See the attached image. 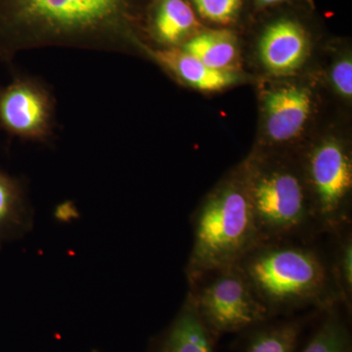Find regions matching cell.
Instances as JSON below:
<instances>
[{"instance_id": "obj_16", "label": "cell", "mask_w": 352, "mask_h": 352, "mask_svg": "<svg viewBox=\"0 0 352 352\" xmlns=\"http://www.w3.org/2000/svg\"><path fill=\"white\" fill-rule=\"evenodd\" d=\"M302 352H352L349 326L339 314L330 312Z\"/></svg>"}, {"instance_id": "obj_10", "label": "cell", "mask_w": 352, "mask_h": 352, "mask_svg": "<svg viewBox=\"0 0 352 352\" xmlns=\"http://www.w3.org/2000/svg\"><path fill=\"white\" fill-rule=\"evenodd\" d=\"M215 339L187 298L175 320L153 340L149 352H214Z\"/></svg>"}, {"instance_id": "obj_3", "label": "cell", "mask_w": 352, "mask_h": 352, "mask_svg": "<svg viewBox=\"0 0 352 352\" xmlns=\"http://www.w3.org/2000/svg\"><path fill=\"white\" fill-rule=\"evenodd\" d=\"M192 219L194 243L186 267L189 283L212 271L235 266L261 242L244 173L210 194Z\"/></svg>"}, {"instance_id": "obj_1", "label": "cell", "mask_w": 352, "mask_h": 352, "mask_svg": "<svg viewBox=\"0 0 352 352\" xmlns=\"http://www.w3.org/2000/svg\"><path fill=\"white\" fill-rule=\"evenodd\" d=\"M138 7V0H0V61L45 47L147 54Z\"/></svg>"}, {"instance_id": "obj_14", "label": "cell", "mask_w": 352, "mask_h": 352, "mask_svg": "<svg viewBox=\"0 0 352 352\" xmlns=\"http://www.w3.org/2000/svg\"><path fill=\"white\" fill-rule=\"evenodd\" d=\"M267 321L250 329L242 352H295L302 331L298 320Z\"/></svg>"}, {"instance_id": "obj_5", "label": "cell", "mask_w": 352, "mask_h": 352, "mask_svg": "<svg viewBox=\"0 0 352 352\" xmlns=\"http://www.w3.org/2000/svg\"><path fill=\"white\" fill-rule=\"evenodd\" d=\"M188 298L215 338L245 333L270 314L237 266L207 273L190 283Z\"/></svg>"}, {"instance_id": "obj_2", "label": "cell", "mask_w": 352, "mask_h": 352, "mask_svg": "<svg viewBox=\"0 0 352 352\" xmlns=\"http://www.w3.org/2000/svg\"><path fill=\"white\" fill-rule=\"evenodd\" d=\"M270 316L339 298L332 270L319 252L289 240L261 242L236 264Z\"/></svg>"}, {"instance_id": "obj_7", "label": "cell", "mask_w": 352, "mask_h": 352, "mask_svg": "<svg viewBox=\"0 0 352 352\" xmlns=\"http://www.w3.org/2000/svg\"><path fill=\"white\" fill-rule=\"evenodd\" d=\"M0 126L24 140L50 141L56 126V107L47 85L23 75L0 88Z\"/></svg>"}, {"instance_id": "obj_19", "label": "cell", "mask_w": 352, "mask_h": 352, "mask_svg": "<svg viewBox=\"0 0 352 352\" xmlns=\"http://www.w3.org/2000/svg\"><path fill=\"white\" fill-rule=\"evenodd\" d=\"M331 78L333 87L340 95L349 98L352 95V62L351 58L340 60L333 67Z\"/></svg>"}, {"instance_id": "obj_15", "label": "cell", "mask_w": 352, "mask_h": 352, "mask_svg": "<svg viewBox=\"0 0 352 352\" xmlns=\"http://www.w3.org/2000/svg\"><path fill=\"white\" fill-rule=\"evenodd\" d=\"M27 208L20 182L0 170V244L25 226Z\"/></svg>"}, {"instance_id": "obj_4", "label": "cell", "mask_w": 352, "mask_h": 352, "mask_svg": "<svg viewBox=\"0 0 352 352\" xmlns=\"http://www.w3.org/2000/svg\"><path fill=\"white\" fill-rule=\"evenodd\" d=\"M244 178L261 242L292 240L318 229L305 178L296 170L258 162Z\"/></svg>"}, {"instance_id": "obj_8", "label": "cell", "mask_w": 352, "mask_h": 352, "mask_svg": "<svg viewBox=\"0 0 352 352\" xmlns=\"http://www.w3.org/2000/svg\"><path fill=\"white\" fill-rule=\"evenodd\" d=\"M312 112V96L307 88L286 85L270 90L264 97L266 135L276 144L300 138Z\"/></svg>"}, {"instance_id": "obj_13", "label": "cell", "mask_w": 352, "mask_h": 352, "mask_svg": "<svg viewBox=\"0 0 352 352\" xmlns=\"http://www.w3.org/2000/svg\"><path fill=\"white\" fill-rule=\"evenodd\" d=\"M197 20L184 0H157L153 18V34L166 48L175 47L195 29Z\"/></svg>"}, {"instance_id": "obj_11", "label": "cell", "mask_w": 352, "mask_h": 352, "mask_svg": "<svg viewBox=\"0 0 352 352\" xmlns=\"http://www.w3.org/2000/svg\"><path fill=\"white\" fill-rule=\"evenodd\" d=\"M148 55L175 78L203 91H217L230 87L238 76L234 72L210 68L189 53L175 47L150 50Z\"/></svg>"}, {"instance_id": "obj_20", "label": "cell", "mask_w": 352, "mask_h": 352, "mask_svg": "<svg viewBox=\"0 0 352 352\" xmlns=\"http://www.w3.org/2000/svg\"><path fill=\"white\" fill-rule=\"evenodd\" d=\"M259 2L264 4L277 3V2L282 1V0H258Z\"/></svg>"}, {"instance_id": "obj_17", "label": "cell", "mask_w": 352, "mask_h": 352, "mask_svg": "<svg viewBox=\"0 0 352 352\" xmlns=\"http://www.w3.org/2000/svg\"><path fill=\"white\" fill-rule=\"evenodd\" d=\"M333 282L338 295L347 305H351L352 295V239L347 234L342 240L332 268Z\"/></svg>"}, {"instance_id": "obj_9", "label": "cell", "mask_w": 352, "mask_h": 352, "mask_svg": "<svg viewBox=\"0 0 352 352\" xmlns=\"http://www.w3.org/2000/svg\"><path fill=\"white\" fill-rule=\"evenodd\" d=\"M308 55L305 31L291 21H279L267 28L259 43V56L263 66L273 75L295 73Z\"/></svg>"}, {"instance_id": "obj_6", "label": "cell", "mask_w": 352, "mask_h": 352, "mask_svg": "<svg viewBox=\"0 0 352 352\" xmlns=\"http://www.w3.org/2000/svg\"><path fill=\"white\" fill-rule=\"evenodd\" d=\"M305 185L318 229L339 231L349 222L347 203L352 188V164L340 141L328 138L308 153Z\"/></svg>"}, {"instance_id": "obj_18", "label": "cell", "mask_w": 352, "mask_h": 352, "mask_svg": "<svg viewBox=\"0 0 352 352\" xmlns=\"http://www.w3.org/2000/svg\"><path fill=\"white\" fill-rule=\"evenodd\" d=\"M193 2L201 17L217 24L232 22L242 6L241 0H193Z\"/></svg>"}, {"instance_id": "obj_12", "label": "cell", "mask_w": 352, "mask_h": 352, "mask_svg": "<svg viewBox=\"0 0 352 352\" xmlns=\"http://www.w3.org/2000/svg\"><path fill=\"white\" fill-rule=\"evenodd\" d=\"M182 50L217 71L233 72L239 59L237 41L228 31L203 32L186 41Z\"/></svg>"}]
</instances>
